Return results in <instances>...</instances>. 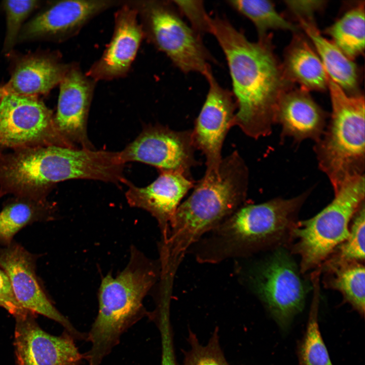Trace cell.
Returning <instances> with one entry per match:
<instances>
[{
  "label": "cell",
  "instance_id": "cell-1",
  "mask_svg": "<svg viewBox=\"0 0 365 365\" xmlns=\"http://www.w3.org/2000/svg\"><path fill=\"white\" fill-rule=\"evenodd\" d=\"M211 34L226 57L236 105L234 126L254 138L270 135L282 95L293 84L286 78L267 35L248 40L226 18H211Z\"/></svg>",
  "mask_w": 365,
  "mask_h": 365
},
{
  "label": "cell",
  "instance_id": "cell-2",
  "mask_svg": "<svg viewBox=\"0 0 365 365\" xmlns=\"http://www.w3.org/2000/svg\"><path fill=\"white\" fill-rule=\"evenodd\" d=\"M249 171L237 151L223 158L216 174H204L177 207L161 246L168 259L180 263L203 236L245 205Z\"/></svg>",
  "mask_w": 365,
  "mask_h": 365
},
{
  "label": "cell",
  "instance_id": "cell-3",
  "mask_svg": "<svg viewBox=\"0 0 365 365\" xmlns=\"http://www.w3.org/2000/svg\"><path fill=\"white\" fill-rule=\"evenodd\" d=\"M311 191L290 199L279 197L243 205L193 245L196 260L217 263L289 240L298 213Z\"/></svg>",
  "mask_w": 365,
  "mask_h": 365
},
{
  "label": "cell",
  "instance_id": "cell-4",
  "mask_svg": "<svg viewBox=\"0 0 365 365\" xmlns=\"http://www.w3.org/2000/svg\"><path fill=\"white\" fill-rule=\"evenodd\" d=\"M160 274V265L133 248L122 272L102 278L98 314L87 335L91 346L84 357L89 365H99L123 333L145 313L142 301Z\"/></svg>",
  "mask_w": 365,
  "mask_h": 365
},
{
  "label": "cell",
  "instance_id": "cell-5",
  "mask_svg": "<svg viewBox=\"0 0 365 365\" xmlns=\"http://www.w3.org/2000/svg\"><path fill=\"white\" fill-rule=\"evenodd\" d=\"M330 120L313 150L320 170L328 178L334 194L364 175V97L347 93L327 76Z\"/></svg>",
  "mask_w": 365,
  "mask_h": 365
},
{
  "label": "cell",
  "instance_id": "cell-6",
  "mask_svg": "<svg viewBox=\"0 0 365 365\" xmlns=\"http://www.w3.org/2000/svg\"><path fill=\"white\" fill-rule=\"evenodd\" d=\"M364 175L344 186L332 201L313 217L297 221L289 240L295 241L291 253L300 257L304 274L321 267L334 249L346 239L349 225L364 202Z\"/></svg>",
  "mask_w": 365,
  "mask_h": 365
},
{
  "label": "cell",
  "instance_id": "cell-7",
  "mask_svg": "<svg viewBox=\"0 0 365 365\" xmlns=\"http://www.w3.org/2000/svg\"><path fill=\"white\" fill-rule=\"evenodd\" d=\"M136 11L144 39L184 73L205 77L212 58L198 34L182 19L172 1H128Z\"/></svg>",
  "mask_w": 365,
  "mask_h": 365
},
{
  "label": "cell",
  "instance_id": "cell-8",
  "mask_svg": "<svg viewBox=\"0 0 365 365\" xmlns=\"http://www.w3.org/2000/svg\"><path fill=\"white\" fill-rule=\"evenodd\" d=\"M84 169L82 159L74 149L28 147L0 160V182L8 193L32 196L59 181L79 179Z\"/></svg>",
  "mask_w": 365,
  "mask_h": 365
},
{
  "label": "cell",
  "instance_id": "cell-9",
  "mask_svg": "<svg viewBox=\"0 0 365 365\" xmlns=\"http://www.w3.org/2000/svg\"><path fill=\"white\" fill-rule=\"evenodd\" d=\"M251 287L283 330L303 310L307 289L291 257L278 249L250 274Z\"/></svg>",
  "mask_w": 365,
  "mask_h": 365
},
{
  "label": "cell",
  "instance_id": "cell-10",
  "mask_svg": "<svg viewBox=\"0 0 365 365\" xmlns=\"http://www.w3.org/2000/svg\"><path fill=\"white\" fill-rule=\"evenodd\" d=\"M44 141L79 148L59 132L50 111L35 96L6 93L0 102V147L25 148Z\"/></svg>",
  "mask_w": 365,
  "mask_h": 365
},
{
  "label": "cell",
  "instance_id": "cell-11",
  "mask_svg": "<svg viewBox=\"0 0 365 365\" xmlns=\"http://www.w3.org/2000/svg\"><path fill=\"white\" fill-rule=\"evenodd\" d=\"M192 130L177 131L159 124L144 127L141 133L119 152L125 164L139 162L159 171L178 172L193 178L192 169L199 164Z\"/></svg>",
  "mask_w": 365,
  "mask_h": 365
},
{
  "label": "cell",
  "instance_id": "cell-12",
  "mask_svg": "<svg viewBox=\"0 0 365 365\" xmlns=\"http://www.w3.org/2000/svg\"><path fill=\"white\" fill-rule=\"evenodd\" d=\"M36 255L13 241L0 243V268L8 277L20 305L58 322L73 338L84 339L86 336L57 310L46 295L36 273Z\"/></svg>",
  "mask_w": 365,
  "mask_h": 365
},
{
  "label": "cell",
  "instance_id": "cell-13",
  "mask_svg": "<svg viewBox=\"0 0 365 365\" xmlns=\"http://www.w3.org/2000/svg\"><path fill=\"white\" fill-rule=\"evenodd\" d=\"M209 89L192 131L194 143L205 158V174L218 172L226 136L234 126L236 105L232 92L222 87L211 71L206 77Z\"/></svg>",
  "mask_w": 365,
  "mask_h": 365
},
{
  "label": "cell",
  "instance_id": "cell-14",
  "mask_svg": "<svg viewBox=\"0 0 365 365\" xmlns=\"http://www.w3.org/2000/svg\"><path fill=\"white\" fill-rule=\"evenodd\" d=\"M123 1L65 0L56 2L23 26L21 41L45 38L61 41L77 34L90 20Z\"/></svg>",
  "mask_w": 365,
  "mask_h": 365
},
{
  "label": "cell",
  "instance_id": "cell-15",
  "mask_svg": "<svg viewBox=\"0 0 365 365\" xmlns=\"http://www.w3.org/2000/svg\"><path fill=\"white\" fill-rule=\"evenodd\" d=\"M28 312L16 317L14 346L17 365H79L83 355L68 334L44 331Z\"/></svg>",
  "mask_w": 365,
  "mask_h": 365
},
{
  "label": "cell",
  "instance_id": "cell-16",
  "mask_svg": "<svg viewBox=\"0 0 365 365\" xmlns=\"http://www.w3.org/2000/svg\"><path fill=\"white\" fill-rule=\"evenodd\" d=\"M143 39L136 11L128 1H123L115 14L114 31L109 43L86 74L96 83L125 77Z\"/></svg>",
  "mask_w": 365,
  "mask_h": 365
},
{
  "label": "cell",
  "instance_id": "cell-17",
  "mask_svg": "<svg viewBox=\"0 0 365 365\" xmlns=\"http://www.w3.org/2000/svg\"><path fill=\"white\" fill-rule=\"evenodd\" d=\"M96 83L78 64L72 63L59 85L54 122L63 137L79 148L94 149L87 135V125Z\"/></svg>",
  "mask_w": 365,
  "mask_h": 365
},
{
  "label": "cell",
  "instance_id": "cell-18",
  "mask_svg": "<svg viewBox=\"0 0 365 365\" xmlns=\"http://www.w3.org/2000/svg\"><path fill=\"white\" fill-rule=\"evenodd\" d=\"M159 172L158 177L144 187L128 181L125 196L131 206L143 209L155 217L163 238L182 199L193 188L195 181L178 172Z\"/></svg>",
  "mask_w": 365,
  "mask_h": 365
},
{
  "label": "cell",
  "instance_id": "cell-19",
  "mask_svg": "<svg viewBox=\"0 0 365 365\" xmlns=\"http://www.w3.org/2000/svg\"><path fill=\"white\" fill-rule=\"evenodd\" d=\"M328 114L303 89H288L278 103L276 124L281 126L280 138H292L296 142L310 139L315 142L322 136Z\"/></svg>",
  "mask_w": 365,
  "mask_h": 365
},
{
  "label": "cell",
  "instance_id": "cell-20",
  "mask_svg": "<svg viewBox=\"0 0 365 365\" xmlns=\"http://www.w3.org/2000/svg\"><path fill=\"white\" fill-rule=\"evenodd\" d=\"M69 65L54 57L26 58L18 64L3 88L6 93L20 95L35 96L46 93L59 85Z\"/></svg>",
  "mask_w": 365,
  "mask_h": 365
},
{
  "label": "cell",
  "instance_id": "cell-21",
  "mask_svg": "<svg viewBox=\"0 0 365 365\" xmlns=\"http://www.w3.org/2000/svg\"><path fill=\"white\" fill-rule=\"evenodd\" d=\"M297 20L300 28L311 41L328 76L347 93L359 94V70L353 60L322 35L314 19L298 18Z\"/></svg>",
  "mask_w": 365,
  "mask_h": 365
},
{
  "label": "cell",
  "instance_id": "cell-22",
  "mask_svg": "<svg viewBox=\"0 0 365 365\" xmlns=\"http://www.w3.org/2000/svg\"><path fill=\"white\" fill-rule=\"evenodd\" d=\"M311 44L299 32L295 33L286 48L282 66L293 84L308 92L322 91L327 88V74Z\"/></svg>",
  "mask_w": 365,
  "mask_h": 365
},
{
  "label": "cell",
  "instance_id": "cell-23",
  "mask_svg": "<svg viewBox=\"0 0 365 365\" xmlns=\"http://www.w3.org/2000/svg\"><path fill=\"white\" fill-rule=\"evenodd\" d=\"M325 286L341 293L343 300L361 317L365 309V271L362 263L345 262L323 264Z\"/></svg>",
  "mask_w": 365,
  "mask_h": 365
},
{
  "label": "cell",
  "instance_id": "cell-24",
  "mask_svg": "<svg viewBox=\"0 0 365 365\" xmlns=\"http://www.w3.org/2000/svg\"><path fill=\"white\" fill-rule=\"evenodd\" d=\"M320 274L319 270L311 274L313 295L306 329L297 347L299 365H333L318 324Z\"/></svg>",
  "mask_w": 365,
  "mask_h": 365
},
{
  "label": "cell",
  "instance_id": "cell-25",
  "mask_svg": "<svg viewBox=\"0 0 365 365\" xmlns=\"http://www.w3.org/2000/svg\"><path fill=\"white\" fill-rule=\"evenodd\" d=\"M364 1L360 2L326 29L332 41L352 60L364 51Z\"/></svg>",
  "mask_w": 365,
  "mask_h": 365
},
{
  "label": "cell",
  "instance_id": "cell-26",
  "mask_svg": "<svg viewBox=\"0 0 365 365\" xmlns=\"http://www.w3.org/2000/svg\"><path fill=\"white\" fill-rule=\"evenodd\" d=\"M50 207L41 202L21 200L8 204L0 211V243L8 244L25 226L53 218Z\"/></svg>",
  "mask_w": 365,
  "mask_h": 365
},
{
  "label": "cell",
  "instance_id": "cell-27",
  "mask_svg": "<svg viewBox=\"0 0 365 365\" xmlns=\"http://www.w3.org/2000/svg\"><path fill=\"white\" fill-rule=\"evenodd\" d=\"M227 4L236 12L248 18L255 26L259 38L267 36L270 30H288L298 33L299 27L285 19L268 0L228 1Z\"/></svg>",
  "mask_w": 365,
  "mask_h": 365
},
{
  "label": "cell",
  "instance_id": "cell-28",
  "mask_svg": "<svg viewBox=\"0 0 365 365\" xmlns=\"http://www.w3.org/2000/svg\"><path fill=\"white\" fill-rule=\"evenodd\" d=\"M363 202L353 216L348 237L339 245L323 264L364 262L365 205Z\"/></svg>",
  "mask_w": 365,
  "mask_h": 365
},
{
  "label": "cell",
  "instance_id": "cell-29",
  "mask_svg": "<svg viewBox=\"0 0 365 365\" xmlns=\"http://www.w3.org/2000/svg\"><path fill=\"white\" fill-rule=\"evenodd\" d=\"M216 328L209 342L203 345L196 335L189 333L190 349L185 353L182 365H229L221 348Z\"/></svg>",
  "mask_w": 365,
  "mask_h": 365
},
{
  "label": "cell",
  "instance_id": "cell-30",
  "mask_svg": "<svg viewBox=\"0 0 365 365\" xmlns=\"http://www.w3.org/2000/svg\"><path fill=\"white\" fill-rule=\"evenodd\" d=\"M39 5V2L34 0L6 1L3 2L6 16V33L4 44L5 52L13 49L24 21Z\"/></svg>",
  "mask_w": 365,
  "mask_h": 365
},
{
  "label": "cell",
  "instance_id": "cell-31",
  "mask_svg": "<svg viewBox=\"0 0 365 365\" xmlns=\"http://www.w3.org/2000/svg\"><path fill=\"white\" fill-rule=\"evenodd\" d=\"M181 16H185L190 26L200 36L211 33V18L202 1H172Z\"/></svg>",
  "mask_w": 365,
  "mask_h": 365
},
{
  "label": "cell",
  "instance_id": "cell-32",
  "mask_svg": "<svg viewBox=\"0 0 365 365\" xmlns=\"http://www.w3.org/2000/svg\"><path fill=\"white\" fill-rule=\"evenodd\" d=\"M0 307L5 309L14 317L30 312L23 308L17 302L9 279L0 268Z\"/></svg>",
  "mask_w": 365,
  "mask_h": 365
},
{
  "label": "cell",
  "instance_id": "cell-33",
  "mask_svg": "<svg viewBox=\"0 0 365 365\" xmlns=\"http://www.w3.org/2000/svg\"><path fill=\"white\" fill-rule=\"evenodd\" d=\"M285 3L297 19H313L315 13L326 5L324 1H286Z\"/></svg>",
  "mask_w": 365,
  "mask_h": 365
},
{
  "label": "cell",
  "instance_id": "cell-34",
  "mask_svg": "<svg viewBox=\"0 0 365 365\" xmlns=\"http://www.w3.org/2000/svg\"><path fill=\"white\" fill-rule=\"evenodd\" d=\"M6 94V92L4 89V88H0V102L4 96V95Z\"/></svg>",
  "mask_w": 365,
  "mask_h": 365
}]
</instances>
